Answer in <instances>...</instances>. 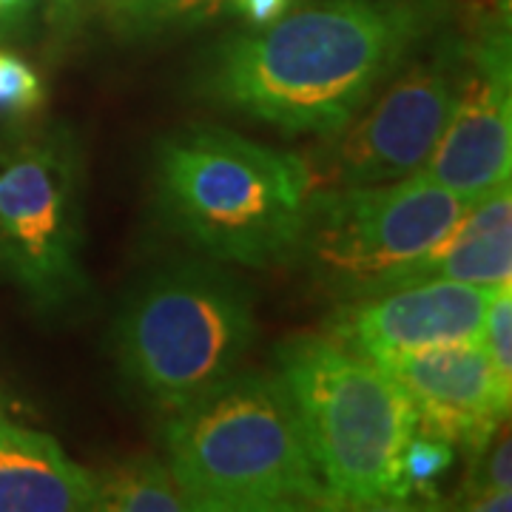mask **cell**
Masks as SVG:
<instances>
[{"mask_svg":"<svg viewBox=\"0 0 512 512\" xmlns=\"http://www.w3.org/2000/svg\"><path fill=\"white\" fill-rule=\"evenodd\" d=\"M447 15V0H302L217 46L197 89L279 131L336 137Z\"/></svg>","mask_w":512,"mask_h":512,"instance_id":"obj_1","label":"cell"},{"mask_svg":"<svg viewBox=\"0 0 512 512\" xmlns=\"http://www.w3.org/2000/svg\"><path fill=\"white\" fill-rule=\"evenodd\" d=\"M311 168L228 128H183L154 154V205L171 231L217 262L248 268L296 256Z\"/></svg>","mask_w":512,"mask_h":512,"instance_id":"obj_2","label":"cell"},{"mask_svg":"<svg viewBox=\"0 0 512 512\" xmlns=\"http://www.w3.org/2000/svg\"><path fill=\"white\" fill-rule=\"evenodd\" d=\"M168 416V467L191 510H328L279 373L237 370Z\"/></svg>","mask_w":512,"mask_h":512,"instance_id":"obj_3","label":"cell"},{"mask_svg":"<svg viewBox=\"0 0 512 512\" xmlns=\"http://www.w3.org/2000/svg\"><path fill=\"white\" fill-rule=\"evenodd\" d=\"M328 510H404L402 456L416 410L399 382L328 333H296L276 348Z\"/></svg>","mask_w":512,"mask_h":512,"instance_id":"obj_4","label":"cell"},{"mask_svg":"<svg viewBox=\"0 0 512 512\" xmlns=\"http://www.w3.org/2000/svg\"><path fill=\"white\" fill-rule=\"evenodd\" d=\"M256 339L251 293L211 262H174L143 279L117 313L111 348L128 387L165 413L239 370Z\"/></svg>","mask_w":512,"mask_h":512,"instance_id":"obj_5","label":"cell"},{"mask_svg":"<svg viewBox=\"0 0 512 512\" xmlns=\"http://www.w3.org/2000/svg\"><path fill=\"white\" fill-rule=\"evenodd\" d=\"M470 202L413 171L402 180L313 194L293 259L339 302L402 285L404 274L456 228Z\"/></svg>","mask_w":512,"mask_h":512,"instance_id":"obj_6","label":"cell"},{"mask_svg":"<svg viewBox=\"0 0 512 512\" xmlns=\"http://www.w3.org/2000/svg\"><path fill=\"white\" fill-rule=\"evenodd\" d=\"M80 183L69 131L0 143V274L43 311L86 291Z\"/></svg>","mask_w":512,"mask_h":512,"instance_id":"obj_7","label":"cell"},{"mask_svg":"<svg viewBox=\"0 0 512 512\" xmlns=\"http://www.w3.org/2000/svg\"><path fill=\"white\" fill-rule=\"evenodd\" d=\"M470 66L461 35H436L421 43L384 83L367 114H356L325 151L328 180L336 188L402 180L433 154L456 109Z\"/></svg>","mask_w":512,"mask_h":512,"instance_id":"obj_8","label":"cell"},{"mask_svg":"<svg viewBox=\"0 0 512 512\" xmlns=\"http://www.w3.org/2000/svg\"><path fill=\"white\" fill-rule=\"evenodd\" d=\"M467 77L421 174L473 202L501 183L512 168L510 37H464Z\"/></svg>","mask_w":512,"mask_h":512,"instance_id":"obj_9","label":"cell"},{"mask_svg":"<svg viewBox=\"0 0 512 512\" xmlns=\"http://www.w3.org/2000/svg\"><path fill=\"white\" fill-rule=\"evenodd\" d=\"M416 410V433L478 453L507 421L512 382H504L481 342H447L379 359Z\"/></svg>","mask_w":512,"mask_h":512,"instance_id":"obj_10","label":"cell"},{"mask_svg":"<svg viewBox=\"0 0 512 512\" xmlns=\"http://www.w3.org/2000/svg\"><path fill=\"white\" fill-rule=\"evenodd\" d=\"M490 293L493 288L450 279L410 282L342 302L322 333L373 362L402 350L478 342Z\"/></svg>","mask_w":512,"mask_h":512,"instance_id":"obj_11","label":"cell"},{"mask_svg":"<svg viewBox=\"0 0 512 512\" xmlns=\"http://www.w3.org/2000/svg\"><path fill=\"white\" fill-rule=\"evenodd\" d=\"M97 510V473L80 467L49 433L0 427V512Z\"/></svg>","mask_w":512,"mask_h":512,"instance_id":"obj_12","label":"cell"},{"mask_svg":"<svg viewBox=\"0 0 512 512\" xmlns=\"http://www.w3.org/2000/svg\"><path fill=\"white\" fill-rule=\"evenodd\" d=\"M424 279H450L481 288L512 282V188L501 183L473 200L458 217L456 228L430 254L416 262L402 285ZM399 288V285H396Z\"/></svg>","mask_w":512,"mask_h":512,"instance_id":"obj_13","label":"cell"},{"mask_svg":"<svg viewBox=\"0 0 512 512\" xmlns=\"http://www.w3.org/2000/svg\"><path fill=\"white\" fill-rule=\"evenodd\" d=\"M191 510L171 467L154 458H131L109 473H97L94 512H180Z\"/></svg>","mask_w":512,"mask_h":512,"instance_id":"obj_14","label":"cell"},{"mask_svg":"<svg viewBox=\"0 0 512 512\" xmlns=\"http://www.w3.org/2000/svg\"><path fill=\"white\" fill-rule=\"evenodd\" d=\"M225 0H109L111 26L126 37H160L211 20Z\"/></svg>","mask_w":512,"mask_h":512,"instance_id":"obj_15","label":"cell"},{"mask_svg":"<svg viewBox=\"0 0 512 512\" xmlns=\"http://www.w3.org/2000/svg\"><path fill=\"white\" fill-rule=\"evenodd\" d=\"M453 464H456L453 444L436 439V436L413 433L402 456V484L407 504H413L416 498L436 501L441 478L453 470Z\"/></svg>","mask_w":512,"mask_h":512,"instance_id":"obj_16","label":"cell"},{"mask_svg":"<svg viewBox=\"0 0 512 512\" xmlns=\"http://www.w3.org/2000/svg\"><path fill=\"white\" fill-rule=\"evenodd\" d=\"M46 86L40 74L15 52L0 46V114L3 117H26L43 106Z\"/></svg>","mask_w":512,"mask_h":512,"instance_id":"obj_17","label":"cell"},{"mask_svg":"<svg viewBox=\"0 0 512 512\" xmlns=\"http://www.w3.org/2000/svg\"><path fill=\"white\" fill-rule=\"evenodd\" d=\"M481 348L487 350L493 367L504 382H512V282L498 285L490 293L484 325L478 336Z\"/></svg>","mask_w":512,"mask_h":512,"instance_id":"obj_18","label":"cell"},{"mask_svg":"<svg viewBox=\"0 0 512 512\" xmlns=\"http://www.w3.org/2000/svg\"><path fill=\"white\" fill-rule=\"evenodd\" d=\"M293 0H231V6L237 9L242 18L248 20L254 29H262L276 18H282L291 9Z\"/></svg>","mask_w":512,"mask_h":512,"instance_id":"obj_19","label":"cell"},{"mask_svg":"<svg viewBox=\"0 0 512 512\" xmlns=\"http://www.w3.org/2000/svg\"><path fill=\"white\" fill-rule=\"evenodd\" d=\"M9 421H12V416H9V404L3 402V396H0V427L9 424Z\"/></svg>","mask_w":512,"mask_h":512,"instance_id":"obj_20","label":"cell"},{"mask_svg":"<svg viewBox=\"0 0 512 512\" xmlns=\"http://www.w3.org/2000/svg\"><path fill=\"white\" fill-rule=\"evenodd\" d=\"M20 0H0V12H6V9H12V6H18Z\"/></svg>","mask_w":512,"mask_h":512,"instance_id":"obj_21","label":"cell"},{"mask_svg":"<svg viewBox=\"0 0 512 512\" xmlns=\"http://www.w3.org/2000/svg\"><path fill=\"white\" fill-rule=\"evenodd\" d=\"M20 3H23V0H20Z\"/></svg>","mask_w":512,"mask_h":512,"instance_id":"obj_22","label":"cell"}]
</instances>
